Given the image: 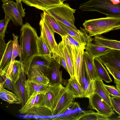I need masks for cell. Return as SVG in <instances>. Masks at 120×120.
Returning <instances> with one entry per match:
<instances>
[{
	"label": "cell",
	"mask_w": 120,
	"mask_h": 120,
	"mask_svg": "<svg viewBox=\"0 0 120 120\" xmlns=\"http://www.w3.org/2000/svg\"><path fill=\"white\" fill-rule=\"evenodd\" d=\"M20 33L19 46L22 62L26 75L32 60L38 54L37 43L38 36L36 30L28 22L22 25Z\"/></svg>",
	"instance_id": "obj_1"
},
{
	"label": "cell",
	"mask_w": 120,
	"mask_h": 120,
	"mask_svg": "<svg viewBox=\"0 0 120 120\" xmlns=\"http://www.w3.org/2000/svg\"><path fill=\"white\" fill-rule=\"evenodd\" d=\"M82 25L91 37L120 29V17H106L85 21Z\"/></svg>",
	"instance_id": "obj_2"
},
{
	"label": "cell",
	"mask_w": 120,
	"mask_h": 120,
	"mask_svg": "<svg viewBox=\"0 0 120 120\" xmlns=\"http://www.w3.org/2000/svg\"><path fill=\"white\" fill-rule=\"evenodd\" d=\"M79 6L82 11H97L107 17H120V0H89Z\"/></svg>",
	"instance_id": "obj_3"
},
{
	"label": "cell",
	"mask_w": 120,
	"mask_h": 120,
	"mask_svg": "<svg viewBox=\"0 0 120 120\" xmlns=\"http://www.w3.org/2000/svg\"><path fill=\"white\" fill-rule=\"evenodd\" d=\"M76 10L71 8L67 4L62 3L46 10L56 20L78 31L75 25L74 14Z\"/></svg>",
	"instance_id": "obj_4"
},
{
	"label": "cell",
	"mask_w": 120,
	"mask_h": 120,
	"mask_svg": "<svg viewBox=\"0 0 120 120\" xmlns=\"http://www.w3.org/2000/svg\"><path fill=\"white\" fill-rule=\"evenodd\" d=\"M2 7L5 15L9 17L16 26L22 25V18L25 16V9H23L22 3L18 4L13 0L4 3Z\"/></svg>",
	"instance_id": "obj_5"
},
{
	"label": "cell",
	"mask_w": 120,
	"mask_h": 120,
	"mask_svg": "<svg viewBox=\"0 0 120 120\" xmlns=\"http://www.w3.org/2000/svg\"><path fill=\"white\" fill-rule=\"evenodd\" d=\"M65 90L62 85H52L49 84L44 94L45 106L53 112L62 95Z\"/></svg>",
	"instance_id": "obj_6"
},
{
	"label": "cell",
	"mask_w": 120,
	"mask_h": 120,
	"mask_svg": "<svg viewBox=\"0 0 120 120\" xmlns=\"http://www.w3.org/2000/svg\"><path fill=\"white\" fill-rule=\"evenodd\" d=\"M65 44L68 47L72 59L75 77L79 83V80L84 67L83 57L86 46L78 48L73 45Z\"/></svg>",
	"instance_id": "obj_7"
},
{
	"label": "cell",
	"mask_w": 120,
	"mask_h": 120,
	"mask_svg": "<svg viewBox=\"0 0 120 120\" xmlns=\"http://www.w3.org/2000/svg\"><path fill=\"white\" fill-rule=\"evenodd\" d=\"M89 98L88 108L95 109L98 113L108 118L115 114L112 107L98 94L94 93Z\"/></svg>",
	"instance_id": "obj_8"
},
{
	"label": "cell",
	"mask_w": 120,
	"mask_h": 120,
	"mask_svg": "<svg viewBox=\"0 0 120 120\" xmlns=\"http://www.w3.org/2000/svg\"><path fill=\"white\" fill-rule=\"evenodd\" d=\"M41 19L39 22L40 36L49 48L52 54L55 51L58 45L54 38V33L44 20L42 13L41 14Z\"/></svg>",
	"instance_id": "obj_9"
},
{
	"label": "cell",
	"mask_w": 120,
	"mask_h": 120,
	"mask_svg": "<svg viewBox=\"0 0 120 120\" xmlns=\"http://www.w3.org/2000/svg\"><path fill=\"white\" fill-rule=\"evenodd\" d=\"M61 65L52 56L49 65L50 68L46 76L49 80V84L55 85L60 84L66 85V81L62 77V71H60Z\"/></svg>",
	"instance_id": "obj_10"
},
{
	"label": "cell",
	"mask_w": 120,
	"mask_h": 120,
	"mask_svg": "<svg viewBox=\"0 0 120 120\" xmlns=\"http://www.w3.org/2000/svg\"><path fill=\"white\" fill-rule=\"evenodd\" d=\"M75 98L71 94L65 89L53 112L52 116L64 113L69 108L74 102Z\"/></svg>",
	"instance_id": "obj_11"
},
{
	"label": "cell",
	"mask_w": 120,
	"mask_h": 120,
	"mask_svg": "<svg viewBox=\"0 0 120 120\" xmlns=\"http://www.w3.org/2000/svg\"><path fill=\"white\" fill-rule=\"evenodd\" d=\"M6 50L0 61V76L5 75L9 68L11 60L13 41L11 40L7 43Z\"/></svg>",
	"instance_id": "obj_12"
},
{
	"label": "cell",
	"mask_w": 120,
	"mask_h": 120,
	"mask_svg": "<svg viewBox=\"0 0 120 120\" xmlns=\"http://www.w3.org/2000/svg\"><path fill=\"white\" fill-rule=\"evenodd\" d=\"M61 27L69 34L80 40L85 43L86 45L92 42L93 39L87 33L84 28L80 27L78 31L74 30L70 27L57 21Z\"/></svg>",
	"instance_id": "obj_13"
},
{
	"label": "cell",
	"mask_w": 120,
	"mask_h": 120,
	"mask_svg": "<svg viewBox=\"0 0 120 120\" xmlns=\"http://www.w3.org/2000/svg\"><path fill=\"white\" fill-rule=\"evenodd\" d=\"M28 6L44 11L62 3L60 0H22Z\"/></svg>",
	"instance_id": "obj_14"
},
{
	"label": "cell",
	"mask_w": 120,
	"mask_h": 120,
	"mask_svg": "<svg viewBox=\"0 0 120 120\" xmlns=\"http://www.w3.org/2000/svg\"><path fill=\"white\" fill-rule=\"evenodd\" d=\"M94 59L86 51L83 54L84 67L89 80H95L100 79L95 67Z\"/></svg>",
	"instance_id": "obj_15"
},
{
	"label": "cell",
	"mask_w": 120,
	"mask_h": 120,
	"mask_svg": "<svg viewBox=\"0 0 120 120\" xmlns=\"http://www.w3.org/2000/svg\"><path fill=\"white\" fill-rule=\"evenodd\" d=\"M98 58L102 63H108L120 71V50L112 49Z\"/></svg>",
	"instance_id": "obj_16"
},
{
	"label": "cell",
	"mask_w": 120,
	"mask_h": 120,
	"mask_svg": "<svg viewBox=\"0 0 120 120\" xmlns=\"http://www.w3.org/2000/svg\"><path fill=\"white\" fill-rule=\"evenodd\" d=\"M51 58V57L39 55H36L32 60L30 67H34L38 69L46 76L50 68Z\"/></svg>",
	"instance_id": "obj_17"
},
{
	"label": "cell",
	"mask_w": 120,
	"mask_h": 120,
	"mask_svg": "<svg viewBox=\"0 0 120 120\" xmlns=\"http://www.w3.org/2000/svg\"><path fill=\"white\" fill-rule=\"evenodd\" d=\"M28 79L35 83L44 85L49 84V80L44 73L38 69L30 67L27 74Z\"/></svg>",
	"instance_id": "obj_18"
},
{
	"label": "cell",
	"mask_w": 120,
	"mask_h": 120,
	"mask_svg": "<svg viewBox=\"0 0 120 120\" xmlns=\"http://www.w3.org/2000/svg\"><path fill=\"white\" fill-rule=\"evenodd\" d=\"M65 88L75 98L84 97L83 90L75 77L68 80Z\"/></svg>",
	"instance_id": "obj_19"
},
{
	"label": "cell",
	"mask_w": 120,
	"mask_h": 120,
	"mask_svg": "<svg viewBox=\"0 0 120 120\" xmlns=\"http://www.w3.org/2000/svg\"><path fill=\"white\" fill-rule=\"evenodd\" d=\"M48 85L37 83L27 79L24 84L27 101L35 91L40 93H45Z\"/></svg>",
	"instance_id": "obj_20"
},
{
	"label": "cell",
	"mask_w": 120,
	"mask_h": 120,
	"mask_svg": "<svg viewBox=\"0 0 120 120\" xmlns=\"http://www.w3.org/2000/svg\"><path fill=\"white\" fill-rule=\"evenodd\" d=\"M86 51L93 58L105 55L109 52L112 49L96 45L92 42L86 45Z\"/></svg>",
	"instance_id": "obj_21"
},
{
	"label": "cell",
	"mask_w": 120,
	"mask_h": 120,
	"mask_svg": "<svg viewBox=\"0 0 120 120\" xmlns=\"http://www.w3.org/2000/svg\"><path fill=\"white\" fill-rule=\"evenodd\" d=\"M93 41L96 45L120 50V41L107 39L99 35L95 36L93 38Z\"/></svg>",
	"instance_id": "obj_22"
},
{
	"label": "cell",
	"mask_w": 120,
	"mask_h": 120,
	"mask_svg": "<svg viewBox=\"0 0 120 120\" xmlns=\"http://www.w3.org/2000/svg\"><path fill=\"white\" fill-rule=\"evenodd\" d=\"M42 13L43 18L54 32L56 33L61 36H64L67 32L60 26L57 20L45 11Z\"/></svg>",
	"instance_id": "obj_23"
},
{
	"label": "cell",
	"mask_w": 120,
	"mask_h": 120,
	"mask_svg": "<svg viewBox=\"0 0 120 120\" xmlns=\"http://www.w3.org/2000/svg\"><path fill=\"white\" fill-rule=\"evenodd\" d=\"M100 79L95 80V93L98 94L110 106L112 107L110 95Z\"/></svg>",
	"instance_id": "obj_24"
},
{
	"label": "cell",
	"mask_w": 120,
	"mask_h": 120,
	"mask_svg": "<svg viewBox=\"0 0 120 120\" xmlns=\"http://www.w3.org/2000/svg\"><path fill=\"white\" fill-rule=\"evenodd\" d=\"M12 83L15 91V94L21 101V108L24 106L27 101L24 84L20 76L18 80L15 82L12 80Z\"/></svg>",
	"instance_id": "obj_25"
},
{
	"label": "cell",
	"mask_w": 120,
	"mask_h": 120,
	"mask_svg": "<svg viewBox=\"0 0 120 120\" xmlns=\"http://www.w3.org/2000/svg\"><path fill=\"white\" fill-rule=\"evenodd\" d=\"M110 119L92 110L82 111L80 113L77 120H109Z\"/></svg>",
	"instance_id": "obj_26"
},
{
	"label": "cell",
	"mask_w": 120,
	"mask_h": 120,
	"mask_svg": "<svg viewBox=\"0 0 120 120\" xmlns=\"http://www.w3.org/2000/svg\"><path fill=\"white\" fill-rule=\"evenodd\" d=\"M94 62L100 79L107 83L112 82V80L107 70L98 58H94Z\"/></svg>",
	"instance_id": "obj_27"
},
{
	"label": "cell",
	"mask_w": 120,
	"mask_h": 120,
	"mask_svg": "<svg viewBox=\"0 0 120 120\" xmlns=\"http://www.w3.org/2000/svg\"><path fill=\"white\" fill-rule=\"evenodd\" d=\"M12 36L13 38V45L11 60L9 68L6 74L9 75H10L11 72L14 62L17 57L19 56L20 61L21 62H22L20 48L18 41L19 36L17 35H15L14 34H12Z\"/></svg>",
	"instance_id": "obj_28"
},
{
	"label": "cell",
	"mask_w": 120,
	"mask_h": 120,
	"mask_svg": "<svg viewBox=\"0 0 120 120\" xmlns=\"http://www.w3.org/2000/svg\"><path fill=\"white\" fill-rule=\"evenodd\" d=\"M0 88V97L2 100L9 104H21L20 100L16 94L6 90L3 86Z\"/></svg>",
	"instance_id": "obj_29"
},
{
	"label": "cell",
	"mask_w": 120,
	"mask_h": 120,
	"mask_svg": "<svg viewBox=\"0 0 120 120\" xmlns=\"http://www.w3.org/2000/svg\"><path fill=\"white\" fill-rule=\"evenodd\" d=\"M52 57L68 71L63 52L62 40L59 43L54 52L52 54Z\"/></svg>",
	"instance_id": "obj_30"
},
{
	"label": "cell",
	"mask_w": 120,
	"mask_h": 120,
	"mask_svg": "<svg viewBox=\"0 0 120 120\" xmlns=\"http://www.w3.org/2000/svg\"><path fill=\"white\" fill-rule=\"evenodd\" d=\"M63 41V47L65 58L70 78L75 77L74 68L71 57L68 47L64 41Z\"/></svg>",
	"instance_id": "obj_31"
},
{
	"label": "cell",
	"mask_w": 120,
	"mask_h": 120,
	"mask_svg": "<svg viewBox=\"0 0 120 120\" xmlns=\"http://www.w3.org/2000/svg\"><path fill=\"white\" fill-rule=\"evenodd\" d=\"M28 115L40 116H52V112L49 109L45 106L33 105L26 114Z\"/></svg>",
	"instance_id": "obj_32"
},
{
	"label": "cell",
	"mask_w": 120,
	"mask_h": 120,
	"mask_svg": "<svg viewBox=\"0 0 120 120\" xmlns=\"http://www.w3.org/2000/svg\"><path fill=\"white\" fill-rule=\"evenodd\" d=\"M37 43L38 55L49 57L52 56L51 53L41 36L38 37Z\"/></svg>",
	"instance_id": "obj_33"
},
{
	"label": "cell",
	"mask_w": 120,
	"mask_h": 120,
	"mask_svg": "<svg viewBox=\"0 0 120 120\" xmlns=\"http://www.w3.org/2000/svg\"><path fill=\"white\" fill-rule=\"evenodd\" d=\"M62 40L67 44L72 45L78 48L86 46V44L80 40L68 34L64 36H61Z\"/></svg>",
	"instance_id": "obj_34"
},
{
	"label": "cell",
	"mask_w": 120,
	"mask_h": 120,
	"mask_svg": "<svg viewBox=\"0 0 120 120\" xmlns=\"http://www.w3.org/2000/svg\"><path fill=\"white\" fill-rule=\"evenodd\" d=\"M21 71V66L20 61L15 60L14 61L12 71L9 76L12 80L15 82L19 79Z\"/></svg>",
	"instance_id": "obj_35"
},
{
	"label": "cell",
	"mask_w": 120,
	"mask_h": 120,
	"mask_svg": "<svg viewBox=\"0 0 120 120\" xmlns=\"http://www.w3.org/2000/svg\"><path fill=\"white\" fill-rule=\"evenodd\" d=\"M38 92L35 91L30 97L27 100L24 106L19 110L20 113L21 114H26L34 105L35 98Z\"/></svg>",
	"instance_id": "obj_36"
},
{
	"label": "cell",
	"mask_w": 120,
	"mask_h": 120,
	"mask_svg": "<svg viewBox=\"0 0 120 120\" xmlns=\"http://www.w3.org/2000/svg\"><path fill=\"white\" fill-rule=\"evenodd\" d=\"M83 90L84 97L89 98L95 93V80H89L85 85Z\"/></svg>",
	"instance_id": "obj_37"
},
{
	"label": "cell",
	"mask_w": 120,
	"mask_h": 120,
	"mask_svg": "<svg viewBox=\"0 0 120 120\" xmlns=\"http://www.w3.org/2000/svg\"><path fill=\"white\" fill-rule=\"evenodd\" d=\"M102 64L105 66L109 73L114 79L120 81V71L108 63H103Z\"/></svg>",
	"instance_id": "obj_38"
},
{
	"label": "cell",
	"mask_w": 120,
	"mask_h": 120,
	"mask_svg": "<svg viewBox=\"0 0 120 120\" xmlns=\"http://www.w3.org/2000/svg\"><path fill=\"white\" fill-rule=\"evenodd\" d=\"M0 77L4 81L3 87L9 90H11L15 94V91L12 83V80L9 75H5L0 76Z\"/></svg>",
	"instance_id": "obj_39"
},
{
	"label": "cell",
	"mask_w": 120,
	"mask_h": 120,
	"mask_svg": "<svg viewBox=\"0 0 120 120\" xmlns=\"http://www.w3.org/2000/svg\"><path fill=\"white\" fill-rule=\"evenodd\" d=\"M10 18L5 15L4 18L0 21V36L4 38L6 31L8 23L10 20Z\"/></svg>",
	"instance_id": "obj_40"
},
{
	"label": "cell",
	"mask_w": 120,
	"mask_h": 120,
	"mask_svg": "<svg viewBox=\"0 0 120 120\" xmlns=\"http://www.w3.org/2000/svg\"><path fill=\"white\" fill-rule=\"evenodd\" d=\"M110 99L113 109L119 115L117 118H120V98L112 96Z\"/></svg>",
	"instance_id": "obj_41"
},
{
	"label": "cell",
	"mask_w": 120,
	"mask_h": 120,
	"mask_svg": "<svg viewBox=\"0 0 120 120\" xmlns=\"http://www.w3.org/2000/svg\"><path fill=\"white\" fill-rule=\"evenodd\" d=\"M104 86L110 95L112 96L120 98V92L114 86L107 85L105 84Z\"/></svg>",
	"instance_id": "obj_42"
},
{
	"label": "cell",
	"mask_w": 120,
	"mask_h": 120,
	"mask_svg": "<svg viewBox=\"0 0 120 120\" xmlns=\"http://www.w3.org/2000/svg\"><path fill=\"white\" fill-rule=\"evenodd\" d=\"M89 80L84 66L79 80V83L83 90L85 85Z\"/></svg>",
	"instance_id": "obj_43"
},
{
	"label": "cell",
	"mask_w": 120,
	"mask_h": 120,
	"mask_svg": "<svg viewBox=\"0 0 120 120\" xmlns=\"http://www.w3.org/2000/svg\"><path fill=\"white\" fill-rule=\"evenodd\" d=\"M45 93H39L37 95L34 105L45 106L44 98Z\"/></svg>",
	"instance_id": "obj_44"
},
{
	"label": "cell",
	"mask_w": 120,
	"mask_h": 120,
	"mask_svg": "<svg viewBox=\"0 0 120 120\" xmlns=\"http://www.w3.org/2000/svg\"><path fill=\"white\" fill-rule=\"evenodd\" d=\"M4 38L0 36V60H1L6 49L7 44L5 42Z\"/></svg>",
	"instance_id": "obj_45"
},
{
	"label": "cell",
	"mask_w": 120,
	"mask_h": 120,
	"mask_svg": "<svg viewBox=\"0 0 120 120\" xmlns=\"http://www.w3.org/2000/svg\"><path fill=\"white\" fill-rule=\"evenodd\" d=\"M80 113L77 115L76 113H73L66 115L65 116L56 117L52 120H77Z\"/></svg>",
	"instance_id": "obj_46"
},
{
	"label": "cell",
	"mask_w": 120,
	"mask_h": 120,
	"mask_svg": "<svg viewBox=\"0 0 120 120\" xmlns=\"http://www.w3.org/2000/svg\"><path fill=\"white\" fill-rule=\"evenodd\" d=\"M21 71L20 74V76L21 79L23 82L24 84L25 83L26 81V80L25 74L24 70V66L22 62H21ZM26 75V74H25Z\"/></svg>",
	"instance_id": "obj_47"
},
{
	"label": "cell",
	"mask_w": 120,
	"mask_h": 120,
	"mask_svg": "<svg viewBox=\"0 0 120 120\" xmlns=\"http://www.w3.org/2000/svg\"><path fill=\"white\" fill-rule=\"evenodd\" d=\"M114 82L115 84L116 88L120 92V81L114 79Z\"/></svg>",
	"instance_id": "obj_48"
},
{
	"label": "cell",
	"mask_w": 120,
	"mask_h": 120,
	"mask_svg": "<svg viewBox=\"0 0 120 120\" xmlns=\"http://www.w3.org/2000/svg\"><path fill=\"white\" fill-rule=\"evenodd\" d=\"M16 2L18 4L20 3H21L22 0H15Z\"/></svg>",
	"instance_id": "obj_49"
},
{
	"label": "cell",
	"mask_w": 120,
	"mask_h": 120,
	"mask_svg": "<svg viewBox=\"0 0 120 120\" xmlns=\"http://www.w3.org/2000/svg\"><path fill=\"white\" fill-rule=\"evenodd\" d=\"M11 0H1V1L3 3H5L7 1H9Z\"/></svg>",
	"instance_id": "obj_50"
},
{
	"label": "cell",
	"mask_w": 120,
	"mask_h": 120,
	"mask_svg": "<svg viewBox=\"0 0 120 120\" xmlns=\"http://www.w3.org/2000/svg\"><path fill=\"white\" fill-rule=\"evenodd\" d=\"M60 0V1L62 3H63V2L66 0Z\"/></svg>",
	"instance_id": "obj_51"
}]
</instances>
